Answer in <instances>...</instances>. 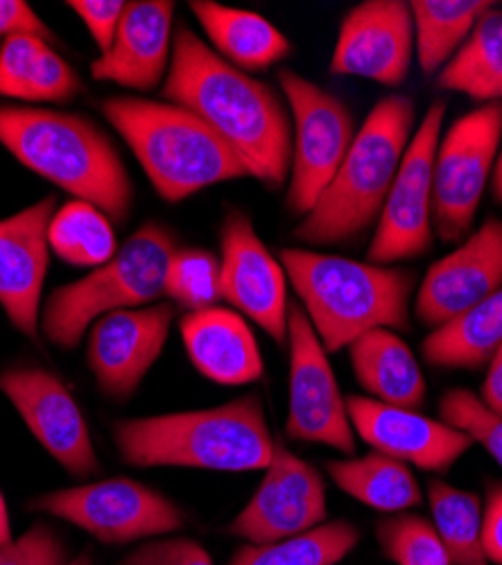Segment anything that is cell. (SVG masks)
Returning <instances> with one entry per match:
<instances>
[{
	"label": "cell",
	"mask_w": 502,
	"mask_h": 565,
	"mask_svg": "<svg viewBox=\"0 0 502 565\" xmlns=\"http://www.w3.org/2000/svg\"><path fill=\"white\" fill-rule=\"evenodd\" d=\"M502 288V220L489 217L458 249L432 263L415 299V315L430 328L460 319Z\"/></svg>",
	"instance_id": "ac0fdd59"
},
{
	"label": "cell",
	"mask_w": 502,
	"mask_h": 565,
	"mask_svg": "<svg viewBox=\"0 0 502 565\" xmlns=\"http://www.w3.org/2000/svg\"><path fill=\"white\" fill-rule=\"evenodd\" d=\"M114 441L136 468L179 466L222 473L265 470L277 450L258 394L206 409L118 420Z\"/></svg>",
	"instance_id": "7a4b0ae2"
},
{
	"label": "cell",
	"mask_w": 502,
	"mask_h": 565,
	"mask_svg": "<svg viewBox=\"0 0 502 565\" xmlns=\"http://www.w3.org/2000/svg\"><path fill=\"white\" fill-rule=\"evenodd\" d=\"M502 347V288L473 310L424 340L421 353L430 366L476 371Z\"/></svg>",
	"instance_id": "4316f807"
},
{
	"label": "cell",
	"mask_w": 502,
	"mask_h": 565,
	"mask_svg": "<svg viewBox=\"0 0 502 565\" xmlns=\"http://www.w3.org/2000/svg\"><path fill=\"white\" fill-rule=\"evenodd\" d=\"M349 355L355 381L370 398L405 409L426 403L424 371L396 331L376 328L364 333L349 347Z\"/></svg>",
	"instance_id": "603a6c76"
},
{
	"label": "cell",
	"mask_w": 502,
	"mask_h": 565,
	"mask_svg": "<svg viewBox=\"0 0 502 565\" xmlns=\"http://www.w3.org/2000/svg\"><path fill=\"white\" fill-rule=\"evenodd\" d=\"M290 349V412L288 437L295 441L329 446L342 455L355 452V433L346 401L340 394L329 353L319 342L306 312L288 308Z\"/></svg>",
	"instance_id": "7c38bea8"
},
{
	"label": "cell",
	"mask_w": 502,
	"mask_h": 565,
	"mask_svg": "<svg viewBox=\"0 0 502 565\" xmlns=\"http://www.w3.org/2000/svg\"><path fill=\"white\" fill-rule=\"evenodd\" d=\"M66 565H94V554H90L88 550H84L75 558H71Z\"/></svg>",
	"instance_id": "f6af8a7d"
},
{
	"label": "cell",
	"mask_w": 502,
	"mask_h": 565,
	"mask_svg": "<svg viewBox=\"0 0 502 565\" xmlns=\"http://www.w3.org/2000/svg\"><path fill=\"white\" fill-rule=\"evenodd\" d=\"M428 502L450 565H491L482 547V502L478 493L430 480Z\"/></svg>",
	"instance_id": "f1b7e54d"
},
{
	"label": "cell",
	"mask_w": 502,
	"mask_h": 565,
	"mask_svg": "<svg viewBox=\"0 0 502 565\" xmlns=\"http://www.w3.org/2000/svg\"><path fill=\"white\" fill-rule=\"evenodd\" d=\"M30 509L51 513L107 545L157 539L186 525L184 511L172 500L129 478L43 493Z\"/></svg>",
	"instance_id": "30bf717a"
},
{
	"label": "cell",
	"mask_w": 502,
	"mask_h": 565,
	"mask_svg": "<svg viewBox=\"0 0 502 565\" xmlns=\"http://www.w3.org/2000/svg\"><path fill=\"white\" fill-rule=\"evenodd\" d=\"M189 8L220 57L241 71H265L292 53L286 34L256 12L213 0H193Z\"/></svg>",
	"instance_id": "cb8c5ba5"
},
{
	"label": "cell",
	"mask_w": 502,
	"mask_h": 565,
	"mask_svg": "<svg viewBox=\"0 0 502 565\" xmlns=\"http://www.w3.org/2000/svg\"><path fill=\"white\" fill-rule=\"evenodd\" d=\"M222 299L258 323L277 342H288V276L274 258L245 211L224 215L220 233Z\"/></svg>",
	"instance_id": "5bb4252c"
},
{
	"label": "cell",
	"mask_w": 502,
	"mask_h": 565,
	"mask_svg": "<svg viewBox=\"0 0 502 565\" xmlns=\"http://www.w3.org/2000/svg\"><path fill=\"white\" fill-rule=\"evenodd\" d=\"M165 297L189 312L222 301L220 258L206 249H177L165 278Z\"/></svg>",
	"instance_id": "d6a6232c"
},
{
	"label": "cell",
	"mask_w": 502,
	"mask_h": 565,
	"mask_svg": "<svg viewBox=\"0 0 502 565\" xmlns=\"http://www.w3.org/2000/svg\"><path fill=\"white\" fill-rule=\"evenodd\" d=\"M435 86L462 93L482 105L502 103V10H487L455 57L437 73Z\"/></svg>",
	"instance_id": "484cf974"
},
{
	"label": "cell",
	"mask_w": 502,
	"mask_h": 565,
	"mask_svg": "<svg viewBox=\"0 0 502 565\" xmlns=\"http://www.w3.org/2000/svg\"><path fill=\"white\" fill-rule=\"evenodd\" d=\"M51 41L34 34H17L0 45V96L28 100L30 82L41 53Z\"/></svg>",
	"instance_id": "e575fe53"
},
{
	"label": "cell",
	"mask_w": 502,
	"mask_h": 565,
	"mask_svg": "<svg viewBox=\"0 0 502 565\" xmlns=\"http://www.w3.org/2000/svg\"><path fill=\"white\" fill-rule=\"evenodd\" d=\"M181 338L195 369L226 387L252 385L263 375V355L247 319L229 308H206L181 319Z\"/></svg>",
	"instance_id": "7402d4cb"
},
{
	"label": "cell",
	"mask_w": 502,
	"mask_h": 565,
	"mask_svg": "<svg viewBox=\"0 0 502 565\" xmlns=\"http://www.w3.org/2000/svg\"><path fill=\"white\" fill-rule=\"evenodd\" d=\"M413 98L385 96L374 105L314 209L295 228V238L317 247L349 245L381 217L392 183L415 136Z\"/></svg>",
	"instance_id": "277c9868"
},
{
	"label": "cell",
	"mask_w": 502,
	"mask_h": 565,
	"mask_svg": "<svg viewBox=\"0 0 502 565\" xmlns=\"http://www.w3.org/2000/svg\"><path fill=\"white\" fill-rule=\"evenodd\" d=\"M0 392L36 441L75 478L98 473L100 461L86 418L68 387L49 369L19 366L0 373Z\"/></svg>",
	"instance_id": "9a60e30c"
},
{
	"label": "cell",
	"mask_w": 502,
	"mask_h": 565,
	"mask_svg": "<svg viewBox=\"0 0 502 565\" xmlns=\"http://www.w3.org/2000/svg\"><path fill=\"white\" fill-rule=\"evenodd\" d=\"M68 8L84 21L86 30L98 43L100 55H105L116 39L127 3L122 0H73Z\"/></svg>",
	"instance_id": "f35d334b"
},
{
	"label": "cell",
	"mask_w": 502,
	"mask_h": 565,
	"mask_svg": "<svg viewBox=\"0 0 502 565\" xmlns=\"http://www.w3.org/2000/svg\"><path fill=\"white\" fill-rule=\"evenodd\" d=\"M482 547L489 563L502 565V482H491L482 509Z\"/></svg>",
	"instance_id": "60d3db41"
},
{
	"label": "cell",
	"mask_w": 502,
	"mask_h": 565,
	"mask_svg": "<svg viewBox=\"0 0 502 565\" xmlns=\"http://www.w3.org/2000/svg\"><path fill=\"white\" fill-rule=\"evenodd\" d=\"M172 17L174 3L170 0L127 3L111 49L94 62L90 75L133 90L157 88L170 68Z\"/></svg>",
	"instance_id": "44dd1931"
},
{
	"label": "cell",
	"mask_w": 502,
	"mask_h": 565,
	"mask_svg": "<svg viewBox=\"0 0 502 565\" xmlns=\"http://www.w3.org/2000/svg\"><path fill=\"white\" fill-rule=\"evenodd\" d=\"M68 550L49 525H32L19 539L0 543V565H66Z\"/></svg>",
	"instance_id": "d590c367"
},
{
	"label": "cell",
	"mask_w": 502,
	"mask_h": 565,
	"mask_svg": "<svg viewBox=\"0 0 502 565\" xmlns=\"http://www.w3.org/2000/svg\"><path fill=\"white\" fill-rule=\"evenodd\" d=\"M491 8L489 0H413L409 12L415 23V57L421 73L437 75Z\"/></svg>",
	"instance_id": "83f0119b"
},
{
	"label": "cell",
	"mask_w": 502,
	"mask_h": 565,
	"mask_svg": "<svg viewBox=\"0 0 502 565\" xmlns=\"http://www.w3.org/2000/svg\"><path fill=\"white\" fill-rule=\"evenodd\" d=\"M327 473L346 495L381 513H403L424 502L413 468L376 450L351 459H331Z\"/></svg>",
	"instance_id": "d4e9b609"
},
{
	"label": "cell",
	"mask_w": 502,
	"mask_h": 565,
	"mask_svg": "<svg viewBox=\"0 0 502 565\" xmlns=\"http://www.w3.org/2000/svg\"><path fill=\"white\" fill-rule=\"evenodd\" d=\"M163 96L202 118L271 191L288 181L292 118L279 93L224 62L186 25L172 36Z\"/></svg>",
	"instance_id": "6da1fadb"
},
{
	"label": "cell",
	"mask_w": 502,
	"mask_h": 565,
	"mask_svg": "<svg viewBox=\"0 0 502 565\" xmlns=\"http://www.w3.org/2000/svg\"><path fill=\"white\" fill-rule=\"evenodd\" d=\"M383 554L396 565H450L437 527L417 513H394L376 523Z\"/></svg>",
	"instance_id": "1f68e13d"
},
{
	"label": "cell",
	"mask_w": 502,
	"mask_h": 565,
	"mask_svg": "<svg viewBox=\"0 0 502 565\" xmlns=\"http://www.w3.org/2000/svg\"><path fill=\"white\" fill-rule=\"evenodd\" d=\"M57 200L51 195L25 211L0 220V306L14 328L39 335L41 292L49 271V228Z\"/></svg>",
	"instance_id": "ffe728a7"
},
{
	"label": "cell",
	"mask_w": 502,
	"mask_h": 565,
	"mask_svg": "<svg viewBox=\"0 0 502 565\" xmlns=\"http://www.w3.org/2000/svg\"><path fill=\"white\" fill-rule=\"evenodd\" d=\"M279 84L292 118V166L288 206L295 215H308L338 174L353 138L355 120L335 93L284 68Z\"/></svg>",
	"instance_id": "9c48e42d"
},
{
	"label": "cell",
	"mask_w": 502,
	"mask_h": 565,
	"mask_svg": "<svg viewBox=\"0 0 502 565\" xmlns=\"http://www.w3.org/2000/svg\"><path fill=\"white\" fill-rule=\"evenodd\" d=\"M49 243L57 258L77 267H100L118 252L111 220L94 204L79 200L55 211Z\"/></svg>",
	"instance_id": "4dcf8cb0"
},
{
	"label": "cell",
	"mask_w": 502,
	"mask_h": 565,
	"mask_svg": "<svg viewBox=\"0 0 502 565\" xmlns=\"http://www.w3.org/2000/svg\"><path fill=\"white\" fill-rule=\"evenodd\" d=\"M174 319L172 303L127 308L100 317L90 328L86 362L103 394L129 398L161 358Z\"/></svg>",
	"instance_id": "e0dca14e"
},
{
	"label": "cell",
	"mask_w": 502,
	"mask_h": 565,
	"mask_svg": "<svg viewBox=\"0 0 502 565\" xmlns=\"http://www.w3.org/2000/svg\"><path fill=\"white\" fill-rule=\"evenodd\" d=\"M360 543V532L346 521L319 525L301 536L277 543H247L234 552L229 565H335Z\"/></svg>",
	"instance_id": "f546056e"
},
{
	"label": "cell",
	"mask_w": 502,
	"mask_h": 565,
	"mask_svg": "<svg viewBox=\"0 0 502 565\" xmlns=\"http://www.w3.org/2000/svg\"><path fill=\"white\" fill-rule=\"evenodd\" d=\"M441 420L480 444L502 470V416L469 390H448L439 401Z\"/></svg>",
	"instance_id": "836d02e7"
},
{
	"label": "cell",
	"mask_w": 502,
	"mask_h": 565,
	"mask_svg": "<svg viewBox=\"0 0 502 565\" xmlns=\"http://www.w3.org/2000/svg\"><path fill=\"white\" fill-rule=\"evenodd\" d=\"M103 114L165 202H184L204 188L249 177L243 161L193 111L143 98H109Z\"/></svg>",
	"instance_id": "8992f818"
},
{
	"label": "cell",
	"mask_w": 502,
	"mask_h": 565,
	"mask_svg": "<svg viewBox=\"0 0 502 565\" xmlns=\"http://www.w3.org/2000/svg\"><path fill=\"white\" fill-rule=\"evenodd\" d=\"M177 254L174 233L148 222L125 241L111 260L88 276L68 282L53 292L41 312V331L51 344L73 351L88 326L100 317L143 308L165 297V278L172 256Z\"/></svg>",
	"instance_id": "52a82bcc"
},
{
	"label": "cell",
	"mask_w": 502,
	"mask_h": 565,
	"mask_svg": "<svg viewBox=\"0 0 502 565\" xmlns=\"http://www.w3.org/2000/svg\"><path fill=\"white\" fill-rule=\"evenodd\" d=\"M491 193H493L495 202L502 204V143H500L495 166H493V172H491Z\"/></svg>",
	"instance_id": "7bdbcfd3"
},
{
	"label": "cell",
	"mask_w": 502,
	"mask_h": 565,
	"mask_svg": "<svg viewBox=\"0 0 502 565\" xmlns=\"http://www.w3.org/2000/svg\"><path fill=\"white\" fill-rule=\"evenodd\" d=\"M120 565H213V561L197 541L154 539L129 552Z\"/></svg>",
	"instance_id": "74e56055"
},
{
	"label": "cell",
	"mask_w": 502,
	"mask_h": 565,
	"mask_svg": "<svg viewBox=\"0 0 502 565\" xmlns=\"http://www.w3.org/2000/svg\"><path fill=\"white\" fill-rule=\"evenodd\" d=\"M446 109V100L432 103L409 140L367 249L374 265L415 260L432 247V172Z\"/></svg>",
	"instance_id": "8fae6325"
},
{
	"label": "cell",
	"mask_w": 502,
	"mask_h": 565,
	"mask_svg": "<svg viewBox=\"0 0 502 565\" xmlns=\"http://www.w3.org/2000/svg\"><path fill=\"white\" fill-rule=\"evenodd\" d=\"M480 398L491 412L502 416V347L489 360V371L482 383Z\"/></svg>",
	"instance_id": "b9f144b4"
},
{
	"label": "cell",
	"mask_w": 502,
	"mask_h": 565,
	"mask_svg": "<svg viewBox=\"0 0 502 565\" xmlns=\"http://www.w3.org/2000/svg\"><path fill=\"white\" fill-rule=\"evenodd\" d=\"M502 143V103L482 105L441 134L432 172V226L444 243H462L491 179Z\"/></svg>",
	"instance_id": "ba28073f"
},
{
	"label": "cell",
	"mask_w": 502,
	"mask_h": 565,
	"mask_svg": "<svg viewBox=\"0 0 502 565\" xmlns=\"http://www.w3.org/2000/svg\"><path fill=\"white\" fill-rule=\"evenodd\" d=\"M79 77L77 73L57 55L51 45H45L34 77L30 82L28 103H66L77 96Z\"/></svg>",
	"instance_id": "8d00e7d4"
},
{
	"label": "cell",
	"mask_w": 502,
	"mask_h": 565,
	"mask_svg": "<svg viewBox=\"0 0 502 565\" xmlns=\"http://www.w3.org/2000/svg\"><path fill=\"white\" fill-rule=\"evenodd\" d=\"M346 409L353 433L372 450L428 473H446L473 446L464 433L419 409L385 405L367 396H349Z\"/></svg>",
	"instance_id": "d6986e66"
},
{
	"label": "cell",
	"mask_w": 502,
	"mask_h": 565,
	"mask_svg": "<svg viewBox=\"0 0 502 565\" xmlns=\"http://www.w3.org/2000/svg\"><path fill=\"white\" fill-rule=\"evenodd\" d=\"M281 265L327 353L376 328L407 331L413 271L310 249H281Z\"/></svg>",
	"instance_id": "3957f363"
},
{
	"label": "cell",
	"mask_w": 502,
	"mask_h": 565,
	"mask_svg": "<svg viewBox=\"0 0 502 565\" xmlns=\"http://www.w3.org/2000/svg\"><path fill=\"white\" fill-rule=\"evenodd\" d=\"M17 34H34L45 41L53 39V32L23 0H0V41Z\"/></svg>",
	"instance_id": "ab89813d"
},
{
	"label": "cell",
	"mask_w": 502,
	"mask_h": 565,
	"mask_svg": "<svg viewBox=\"0 0 502 565\" xmlns=\"http://www.w3.org/2000/svg\"><path fill=\"white\" fill-rule=\"evenodd\" d=\"M12 541V525H10V511L6 504L3 493H0V543Z\"/></svg>",
	"instance_id": "ee69618b"
},
{
	"label": "cell",
	"mask_w": 502,
	"mask_h": 565,
	"mask_svg": "<svg viewBox=\"0 0 502 565\" xmlns=\"http://www.w3.org/2000/svg\"><path fill=\"white\" fill-rule=\"evenodd\" d=\"M0 143L25 168L125 222L131 181L111 140L79 114L0 107Z\"/></svg>",
	"instance_id": "5b68a950"
},
{
	"label": "cell",
	"mask_w": 502,
	"mask_h": 565,
	"mask_svg": "<svg viewBox=\"0 0 502 565\" xmlns=\"http://www.w3.org/2000/svg\"><path fill=\"white\" fill-rule=\"evenodd\" d=\"M327 515L329 495L322 473L288 446L277 444L260 487L234 518L229 534L254 545L277 543L324 525Z\"/></svg>",
	"instance_id": "4fadbf2b"
},
{
	"label": "cell",
	"mask_w": 502,
	"mask_h": 565,
	"mask_svg": "<svg viewBox=\"0 0 502 565\" xmlns=\"http://www.w3.org/2000/svg\"><path fill=\"white\" fill-rule=\"evenodd\" d=\"M415 62V23L405 0H364L340 23L331 73L400 86Z\"/></svg>",
	"instance_id": "2e32d148"
}]
</instances>
